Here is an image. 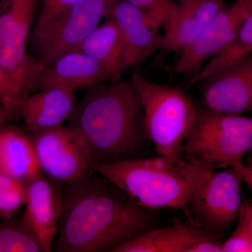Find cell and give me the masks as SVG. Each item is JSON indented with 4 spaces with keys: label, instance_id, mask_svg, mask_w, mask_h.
Listing matches in <instances>:
<instances>
[{
    "label": "cell",
    "instance_id": "2e32d148",
    "mask_svg": "<svg viewBox=\"0 0 252 252\" xmlns=\"http://www.w3.org/2000/svg\"><path fill=\"white\" fill-rule=\"evenodd\" d=\"M77 105L73 91L47 88L26 96L20 105V118L30 133H35L63 125Z\"/></svg>",
    "mask_w": 252,
    "mask_h": 252
},
{
    "label": "cell",
    "instance_id": "7c38bea8",
    "mask_svg": "<svg viewBox=\"0 0 252 252\" xmlns=\"http://www.w3.org/2000/svg\"><path fill=\"white\" fill-rule=\"evenodd\" d=\"M204 81L205 108L225 114L252 113V56Z\"/></svg>",
    "mask_w": 252,
    "mask_h": 252
},
{
    "label": "cell",
    "instance_id": "f1b7e54d",
    "mask_svg": "<svg viewBox=\"0 0 252 252\" xmlns=\"http://www.w3.org/2000/svg\"><path fill=\"white\" fill-rule=\"evenodd\" d=\"M6 121H7L6 112H5L4 107L0 104V127L4 125V122Z\"/></svg>",
    "mask_w": 252,
    "mask_h": 252
},
{
    "label": "cell",
    "instance_id": "6da1fadb",
    "mask_svg": "<svg viewBox=\"0 0 252 252\" xmlns=\"http://www.w3.org/2000/svg\"><path fill=\"white\" fill-rule=\"evenodd\" d=\"M59 190L63 207L56 252H111L155 224L154 210L137 205L96 172Z\"/></svg>",
    "mask_w": 252,
    "mask_h": 252
},
{
    "label": "cell",
    "instance_id": "ffe728a7",
    "mask_svg": "<svg viewBox=\"0 0 252 252\" xmlns=\"http://www.w3.org/2000/svg\"><path fill=\"white\" fill-rule=\"evenodd\" d=\"M252 56V10L229 44L207 61L195 75L190 78L187 87L205 80L232 64Z\"/></svg>",
    "mask_w": 252,
    "mask_h": 252
},
{
    "label": "cell",
    "instance_id": "44dd1931",
    "mask_svg": "<svg viewBox=\"0 0 252 252\" xmlns=\"http://www.w3.org/2000/svg\"><path fill=\"white\" fill-rule=\"evenodd\" d=\"M0 252H41L35 237L23 218L0 223Z\"/></svg>",
    "mask_w": 252,
    "mask_h": 252
},
{
    "label": "cell",
    "instance_id": "5bb4252c",
    "mask_svg": "<svg viewBox=\"0 0 252 252\" xmlns=\"http://www.w3.org/2000/svg\"><path fill=\"white\" fill-rule=\"evenodd\" d=\"M110 81L103 66L80 49L69 51L44 68L36 82V91L61 88L75 92Z\"/></svg>",
    "mask_w": 252,
    "mask_h": 252
},
{
    "label": "cell",
    "instance_id": "484cf974",
    "mask_svg": "<svg viewBox=\"0 0 252 252\" xmlns=\"http://www.w3.org/2000/svg\"><path fill=\"white\" fill-rule=\"evenodd\" d=\"M117 0H107V3ZM149 13L165 28L177 7L174 0H123Z\"/></svg>",
    "mask_w": 252,
    "mask_h": 252
},
{
    "label": "cell",
    "instance_id": "f546056e",
    "mask_svg": "<svg viewBox=\"0 0 252 252\" xmlns=\"http://www.w3.org/2000/svg\"><path fill=\"white\" fill-rule=\"evenodd\" d=\"M247 154H248V158H247L248 160H247L246 165L252 167V147Z\"/></svg>",
    "mask_w": 252,
    "mask_h": 252
},
{
    "label": "cell",
    "instance_id": "cb8c5ba5",
    "mask_svg": "<svg viewBox=\"0 0 252 252\" xmlns=\"http://www.w3.org/2000/svg\"><path fill=\"white\" fill-rule=\"evenodd\" d=\"M238 224L229 238L221 243L222 252H252L249 203L244 202L238 218Z\"/></svg>",
    "mask_w": 252,
    "mask_h": 252
},
{
    "label": "cell",
    "instance_id": "8fae6325",
    "mask_svg": "<svg viewBox=\"0 0 252 252\" xmlns=\"http://www.w3.org/2000/svg\"><path fill=\"white\" fill-rule=\"evenodd\" d=\"M252 10V0H235L220 9L198 37L181 51L173 72L195 75L205 62L234 39Z\"/></svg>",
    "mask_w": 252,
    "mask_h": 252
},
{
    "label": "cell",
    "instance_id": "d6986e66",
    "mask_svg": "<svg viewBox=\"0 0 252 252\" xmlns=\"http://www.w3.org/2000/svg\"><path fill=\"white\" fill-rule=\"evenodd\" d=\"M123 37L120 29L112 20L106 18L88 36L79 49L97 60L108 72L111 82L120 80V61Z\"/></svg>",
    "mask_w": 252,
    "mask_h": 252
},
{
    "label": "cell",
    "instance_id": "9a60e30c",
    "mask_svg": "<svg viewBox=\"0 0 252 252\" xmlns=\"http://www.w3.org/2000/svg\"><path fill=\"white\" fill-rule=\"evenodd\" d=\"M163 28L159 56L181 52L203 32L215 15L224 7L223 0H180Z\"/></svg>",
    "mask_w": 252,
    "mask_h": 252
},
{
    "label": "cell",
    "instance_id": "d4e9b609",
    "mask_svg": "<svg viewBox=\"0 0 252 252\" xmlns=\"http://www.w3.org/2000/svg\"><path fill=\"white\" fill-rule=\"evenodd\" d=\"M23 99L16 90L7 74L0 66V104L4 107L7 121H17Z\"/></svg>",
    "mask_w": 252,
    "mask_h": 252
},
{
    "label": "cell",
    "instance_id": "4dcf8cb0",
    "mask_svg": "<svg viewBox=\"0 0 252 252\" xmlns=\"http://www.w3.org/2000/svg\"><path fill=\"white\" fill-rule=\"evenodd\" d=\"M249 215H250V228L252 233V206L249 204Z\"/></svg>",
    "mask_w": 252,
    "mask_h": 252
},
{
    "label": "cell",
    "instance_id": "603a6c76",
    "mask_svg": "<svg viewBox=\"0 0 252 252\" xmlns=\"http://www.w3.org/2000/svg\"><path fill=\"white\" fill-rule=\"evenodd\" d=\"M81 0H41L40 10L32 31L31 44L37 41L61 16Z\"/></svg>",
    "mask_w": 252,
    "mask_h": 252
},
{
    "label": "cell",
    "instance_id": "8992f818",
    "mask_svg": "<svg viewBox=\"0 0 252 252\" xmlns=\"http://www.w3.org/2000/svg\"><path fill=\"white\" fill-rule=\"evenodd\" d=\"M39 0H9L0 13V66L23 99L34 90L44 66L28 52Z\"/></svg>",
    "mask_w": 252,
    "mask_h": 252
},
{
    "label": "cell",
    "instance_id": "277c9868",
    "mask_svg": "<svg viewBox=\"0 0 252 252\" xmlns=\"http://www.w3.org/2000/svg\"><path fill=\"white\" fill-rule=\"evenodd\" d=\"M130 81L140 97L146 130L156 152L182 157L196 118V104L179 88L152 82L140 73H132Z\"/></svg>",
    "mask_w": 252,
    "mask_h": 252
},
{
    "label": "cell",
    "instance_id": "30bf717a",
    "mask_svg": "<svg viewBox=\"0 0 252 252\" xmlns=\"http://www.w3.org/2000/svg\"><path fill=\"white\" fill-rule=\"evenodd\" d=\"M105 18L112 20L123 37L121 72L139 65L161 48V23L149 13L123 0L107 3Z\"/></svg>",
    "mask_w": 252,
    "mask_h": 252
},
{
    "label": "cell",
    "instance_id": "5b68a950",
    "mask_svg": "<svg viewBox=\"0 0 252 252\" xmlns=\"http://www.w3.org/2000/svg\"><path fill=\"white\" fill-rule=\"evenodd\" d=\"M252 147V117L225 114L198 107L183 155L219 168L242 161Z\"/></svg>",
    "mask_w": 252,
    "mask_h": 252
},
{
    "label": "cell",
    "instance_id": "4fadbf2b",
    "mask_svg": "<svg viewBox=\"0 0 252 252\" xmlns=\"http://www.w3.org/2000/svg\"><path fill=\"white\" fill-rule=\"evenodd\" d=\"M26 206L23 221L35 237L41 252H52L62 215L59 189L42 174L28 185Z\"/></svg>",
    "mask_w": 252,
    "mask_h": 252
},
{
    "label": "cell",
    "instance_id": "9c48e42d",
    "mask_svg": "<svg viewBox=\"0 0 252 252\" xmlns=\"http://www.w3.org/2000/svg\"><path fill=\"white\" fill-rule=\"evenodd\" d=\"M107 0H81L31 44L45 68L69 51L79 49L105 18Z\"/></svg>",
    "mask_w": 252,
    "mask_h": 252
},
{
    "label": "cell",
    "instance_id": "83f0119b",
    "mask_svg": "<svg viewBox=\"0 0 252 252\" xmlns=\"http://www.w3.org/2000/svg\"><path fill=\"white\" fill-rule=\"evenodd\" d=\"M232 167L238 172L243 182L248 186L252 191V167L248 166L242 161L238 162Z\"/></svg>",
    "mask_w": 252,
    "mask_h": 252
},
{
    "label": "cell",
    "instance_id": "7402d4cb",
    "mask_svg": "<svg viewBox=\"0 0 252 252\" xmlns=\"http://www.w3.org/2000/svg\"><path fill=\"white\" fill-rule=\"evenodd\" d=\"M28 186L21 181L0 173V219L9 220L26 205Z\"/></svg>",
    "mask_w": 252,
    "mask_h": 252
},
{
    "label": "cell",
    "instance_id": "ac0fdd59",
    "mask_svg": "<svg viewBox=\"0 0 252 252\" xmlns=\"http://www.w3.org/2000/svg\"><path fill=\"white\" fill-rule=\"evenodd\" d=\"M205 236L210 235L193 223L177 220L169 226L146 230L111 252H189Z\"/></svg>",
    "mask_w": 252,
    "mask_h": 252
},
{
    "label": "cell",
    "instance_id": "e0dca14e",
    "mask_svg": "<svg viewBox=\"0 0 252 252\" xmlns=\"http://www.w3.org/2000/svg\"><path fill=\"white\" fill-rule=\"evenodd\" d=\"M0 173L29 185L42 175L34 144L26 128L0 127Z\"/></svg>",
    "mask_w": 252,
    "mask_h": 252
},
{
    "label": "cell",
    "instance_id": "ba28073f",
    "mask_svg": "<svg viewBox=\"0 0 252 252\" xmlns=\"http://www.w3.org/2000/svg\"><path fill=\"white\" fill-rule=\"evenodd\" d=\"M29 134L41 170L56 188L91 172L90 149L75 129L61 125Z\"/></svg>",
    "mask_w": 252,
    "mask_h": 252
},
{
    "label": "cell",
    "instance_id": "52a82bcc",
    "mask_svg": "<svg viewBox=\"0 0 252 252\" xmlns=\"http://www.w3.org/2000/svg\"><path fill=\"white\" fill-rule=\"evenodd\" d=\"M241 177L233 167L215 170L195 189L189 204L192 222L220 240L241 210Z\"/></svg>",
    "mask_w": 252,
    "mask_h": 252
},
{
    "label": "cell",
    "instance_id": "3957f363",
    "mask_svg": "<svg viewBox=\"0 0 252 252\" xmlns=\"http://www.w3.org/2000/svg\"><path fill=\"white\" fill-rule=\"evenodd\" d=\"M219 169L189 158H140L115 163L93 162L91 171L108 179L141 207L154 210L177 209L190 219L189 204L195 189ZM195 225V224H194Z\"/></svg>",
    "mask_w": 252,
    "mask_h": 252
},
{
    "label": "cell",
    "instance_id": "7a4b0ae2",
    "mask_svg": "<svg viewBox=\"0 0 252 252\" xmlns=\"http://www.w3.org/2000/svg\"><path fill=\"white\" fill-rule=\"evenodd\" d=\"M84 137L94 162L142 157L149 140L140 97L130 80L89 88L68 125Z\"/></svg>",
    "mask_w": 252,
    "mask_h": 252
},
{
    "label": "cell",
    "instance_id": "4316f807",
    "mask_svg": "<svg viewBox=\"0 0 252 252\" xmlns=\"http://www.w3.org/2000/svg\"><path fill=\"white\" fill-rule=\"evenodd\" d=\"M221 243L218 239L205 236L194 244L189 252H222Z\"/></svg>",
    "mask_w": 252,
    "mask_h": 252
}]
</instances>
